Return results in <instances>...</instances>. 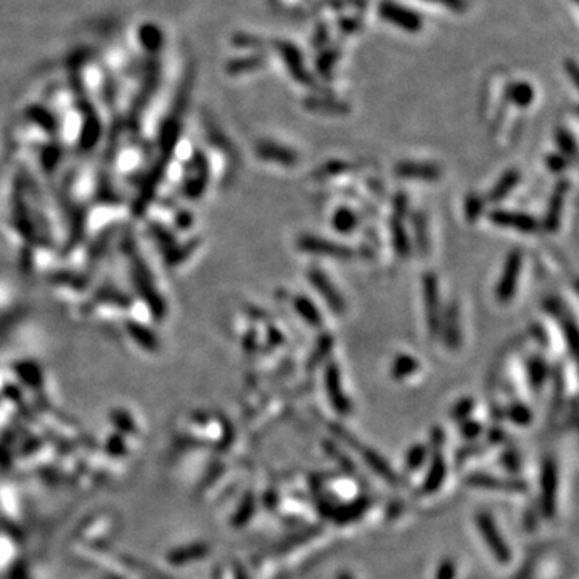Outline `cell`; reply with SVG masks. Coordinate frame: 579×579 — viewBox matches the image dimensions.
<instances>
[{
    "instance_id": "cell-1",
    "label": "cell",
    "mask_w": 579,
    "mask_h": 579,
    "mask_svg": "<svg viewBox=\"0 0 579 579\" xmlns=\"http://www.w3.org/2000/svg\"><path fill=\"white\" fill-rule=\"evenodd\" d=\"M523 267V253L520 250H514L505 259L504 269L497 280L496 285V298L499 303H510L514 299L518 282H520Z\"/></svg>"
},
{
    "instance_id": "cell-2",
    "label": "cell",
    "mask_w": 579,
    "mask_h": 579,
    "mask_svg": "<svg viewBox=\"0 0 579 579\" xmlns=\"http://www.w3.org/2000/svg\"><path fill=\"white\" fill-rule=\"evenodd\" d=\"M299 250L311 253V255H321V256H332L337 259H351L354 256V251L351 248L342 245V243L332 242L328 238L317 237V235H304L298 242Z\"/></svg>"
},
{
    "instance_id": "cell-3",
    "label": "cell",
    "mask_w": 579,
    "mask_h": 579,
    "mask_svg": "<svg viewBox=\"0 0 579 579\" xmlns=\"http://www.w3.org/2000/svg\"><path fill=\"white\" fill-rule=\"evenodd\" d=\"M308 278L311 280V285L314 287V290L325 299V303L328 304V308L332 309L333 312H344L346 303H344L343 294L333 285V282L330 280L327 274L322 272L321 269H311V271L308 272Z\"/></svg>"
},
{
    "instance_id": "cell-4",
    "label": "cell",
    "mask_w": 579,
    "mask_h": 579,
    "mask_svg": "<svg viewBox=\"0 0 579 579\" xmlns=\"http://www.w3.org/2000/svg\"><path fill=\"white\" fill-rule=\"evenodd\" d=\"M423 299L426 308V321L431 337L441 332V303H439V287L433 274L423 277Z\"/></svg>"
},
{
    "instance_id": "cell-5",
    "label": "cell",
    "mask_w": 579,
    "mask_h": 579,
    "mask_svg": "<svg viewBox=\"0 0 579 579\" xmlns=\"http://www.w3.org/2000/svg\"><path fill=\"white\" fill-rule=\"evenodd\" d=\"M325 388H327L330 403L339 414H351V403L343 389L342 374H339L337 364H328V367L325 369Z\"/></svg>"
},
{
    "instance_id": "cell-6",
    "label": "cell",
    "mask_w": 579,
    "mask_h": 579,
    "mask_svg": "<svg viewBox=\"0 0 579 579\" xmlns=\"http://www.w3.org/2000/svg\"><path fill=\"white\" fill-rule=\"evenodd\" d=\"M489 219L496 226L505 227V228H515L521 233H535L539 230V222L535 217L520 211H509V210H496L491 212Z\"/></svg>"
},
{
    "instance_id": "cell-7",
    "label": "cell",
    "mask_w": 579,
    "mask_h": 579,
    "mask_svg": "<svg viewBox=\"0 0 579 579\" xmlns=\"http://www.w3.org/2000/svg\"><path fill=\"white\" fill-rule=\"evenodd\" d=\"M478 525H480V531H481L482 539L486 541V544L491 547L492 552H494L497 560H499V562H509L510 560V551H509V547L505 546L504 539L501 537L499 531H497L494 521H492L489 517L481 514L478 517Z\"/></svg>"
},
{
    "instance_id": "cell-8",
    "label": "cell",
    "mask_w": 579,
    "mask_h": 579,
    "mask_svg": "<svg viewBox=\"0 0 579 579\" xmlns=\"http://www.w3.org/2000/svg\"><path fill=\"white\" fill-rule=\"evenodd\" d=\"M380 13L388 22L399 24L398 28L408 29V31H417L420 28V18L417 15H414V12H410L408 8L401 7V5L385 2L382 8H380Z\"/></svg>"
},
{
    "instance_id": "cell-9",
    "label": "cell",
    "mask_w": 579,
    "mask_h": 579,
    "mask_svg": "<svg viewBox=\"0 0 579 579\" xmlns=\"http://www.w3.org/2000/svg\"><path fill=\"white\" fill-rule=\"evenodd\" d=\"M396 174L405 179H420V181H436L441 176L439 166L431 162L419 161H404L396 166Z\"/></svg>"
},
{
    "instance_id": "cell-10",
    "label": "cell",
    "mask_w": 579,
    "mask_h": 579,
    "mask_svg": "<svg viewBox=\"0 0 579 579\" xmlns=\"http://www.w3.org/2000/svg\"><path fill=\"white\" fill-rule=\"evenodd\" d=\"M441 330H443V338L449 349L459 348L462 342V327H460V314L455 304L446 309L444 317H441Z\"/></svg>"
},
{
    "instance_id": "cell-11",
    "label": "cell",
    "mask_w": 579,
    "mask_h": 579,
    "mask_svg": "<svg viewBox=\"0 0 579 579\" xmlns=\"http://www.w3.org/2000/svg\"><path fill=\"white\" fill-rule=\"evenodd\" d=\"M518 182H520V172H518L517 169L507 171L505 174L496 182V185L492 187V190L489 192V196H487V200L492 201V203L502 201L504 198L510 195V192L518 185Z\"/></svg>"
},
{
    "instance_id": "cell-12",
    "label": "cell",
    "mask_w": 579,
    "mask_h": 579,
    "mask_svg": "<svg viewBox=\"0 0 579 579\" xmlns=\"http://www.w3.org/2000/svg\"><path fill=\"white\" fill-rule=\"evenodd\" d=\"M293 306H294V311L299 314V317H301L308 325H311V327H321V325L324 324L322 314L319 312L317 306L309 298L303 296V294H298V296L294 298Z\"/></svg>"
},
{
    "instance_id": "cell-13",
    "label": "cell",
    "mask_w": 579,
    "mask_h": 579,
    "mask_svg": "<svg viewBox=\"0 0 579 579\" xmlns=\"http://www.w3.org/2000/svg\"><path fill=\"white\" fill-rule=\"evenodd\" d=\"M259 153H261L264 160L278 162V165H285V166H292L298 160V156L293 150L287 149V146L277 145V144L261 145L259 146Z\"/></svg>"
},
{
    "instance_id": "cell-14",
    "label": "cell",
    "mask_w": 579,
    "mask_h": 579,
    "mask_svg": "<svg viewBox=\"0 0 579 579\" xmlns=\"http://www.w3.org/2000/svg\"><path fill=\"white\" fill-rule=\"evenodd\" d=\"M565 193L567 190L563 185H558L555 192H553L551 203H548L546 221H544V226L548 228V230H553V228L558 226V222H560V217L563 212V203H565Z\"/></svg>"
},
{
    "instance_id": "cell-15",
    "label": "cell",
    "mask_w": 579,
    "mask_h": 579,
    "mask_svg": "<svg viewBox=\"0 0 579 579\" xmlns=\"http://www.w3.org/2000/svg\"><path fill=\"white\" fill-rule=\"evenodd\" d=\"M542 485H544V509L547 514H552V505L555 504V489H557V469L551 460L546 462L544 471H542Z\"/></svg>"
},
{
    "instance_id": "cell-16",
    "label": "cell",
    "mask_w": 579,
    "mask_h": 579,
    "mask_svg": "<svg viewBox=\"0 0 579 579\" xmlns=\"http://www.w3.org/2000/svg\"><path fill=\"white\" fill-rule=\"evenodd\" d=\"M403 210H404L403 205H401L399 208H396V211L399 212V216L396 215L393 217V243H394V250L398 255L408 256L410 253V245H409V235L403 226Z\"/></svg>"
},
{
    "instance_id": "cell-17",
    "label": "cell",
    "mask_w": 579,
    "mask_h": 579,
    "mask_svg": "<svg viewBox=\"0 0 579 579\" xmlns=\"http://www.w3.org/2000/svg\"><path fill=\"white\" fill-rule=\"evenodd\" d=\"M359 226V217L348 208H339L332 216V227L339 233H351Z\"/></svg>"
},
{
    "instance_id": "cell-18",
    "label": "cell",
    "mask_w": 579,
    "mask_h": 579,
    "mask_svg": "<svg viewBox=\"0 0 579 579\" xmlns=\"http://www.w3.org/2000/svg\"><path fill=\"white\" fill-rule=\"evenodd\" d=\"M509 96L512 101H515V105L528 108L535 100V89L528 83H515L509 87Z\"/></svg>"
},
{
    "instance_id": "cell-19",
    "label": "cell",
    "mask_w": 579,
    "mask_h": 579,
    "mask_svg": "<svg viewBox=\"0 0 579 579\" xmlns=\"http://www.w3.org/2000/svg\"><path fill=\"white\" fill-rule=\"evenodd\" d=\"M417 369H419L417 359L409 354H401L394 359L393 367H391V374H393L394 378L403 380L405 377H409V375H412Z\"/></svg>"
},
{
    "instance_id": "cell-20",
    "label": "cell",
    "mask_w": 579,
    "mask_h": 579,
    "mask_svg": "<svg viewBox=\"0 0 579 579\" xmlns=\"http://www.w3.org/2000/svg\"><path fill=\"white\" fill-rule=\"evenodd\" d=\"M470 482H473L476 486H485V487H489L491 485H497V486H502V491H526V486L525 482L521 481H504V480H492L489 476H485V475H475L473 478L470 480Z\"/></svg>"
},
{
    "instance_id": "cell-21",
    "label": "cell",
    "mask_w": 579,
    "mask_h": 579,
    "mask_svg": "<svg viewBox=\"0 0 579 579\" xmlns=\"http://www.w3.org/2000/svg\"><path fill=\"white\" fill-rule=\"evenodd\" d=\"M444 473H446V470H444L443 457H441V455L435 457V462H433V465H431L428 480H426L423 487H421V489H423V492H433V491H436V487H438L441 485V481L444 480Z\"/></svg>"
},
{
    "instance_id": "cell-22",
    "label": "cell",
    "mask_w": 579,
    "mask_h": 579,
    "mask_svg": "<svg viewBox=\"0 0 579 579\" xmlns=\"http://www.w3.org/2000/svg\"><path fill=\"white\" fill-rule=\"evenodd\" d=\"M530 370L532 372L531 374L532 385H535V388H539V385L546 382L547 374H548L546 364L542 362V359H532L530 362Z\"/></svg>"
},
{
    "instance_id": "cell-23",
    "label": "cell",
    "mask_w": 579,
    "mask_h": 579,
    "mask_svg": "<svg viewBox=\"0 0 579 579\" xmlns=\"http://www.w3.org/2000/svg\"><path fill=\"white\" fill-rule=\"evenodd\" d=\"M425 455H426V448L425 446H415L409 451L408 454V469H419L421 465V462L425 460Z\"/></svg>"
},
{
    "instance_id": "cell-24",
    "label": "cell",
    "mask_w": 579,
    "mask_h": 579,
    "mask_svg": "<svg viewBox=\"0 0 579 579\" xmlns=\"http://www.w3.org/2000/svg\"><path fill=\"white\" fill-rule=\"evenodd\" d=\"M509 415H510L512 420L517 421V423H521V425L530 423V420H531L530 409H526L525 405H520V404H517V405H514V408H510Z\"/></svg>"
},
{
    "instance_id": "cell-25",
    "label": "cell",
    "mask_w": 579,
    "mask_h": 579,
    "mask_svg": "<svg viewBox=\"0 0 579 579\" xmlns=\"http://www.w3.org/2000/svg\"><path fill=\"white\" fill-rule=\"evenodd\" d=\"M558 142H560V146L563 149V153H567L565 156H573V153L576 151V145H575V139L568 134H563L562 137H558Z\"/></svg>"
},
{
    "instance_id": "cell-26",
    "label": "cell",
    "mask_w": 579,
    "mask_h": 579,
    "mask_svg": "<svg viewBox=\"0 0 579 579\" xmlns=\"http://www.w3.org/2000/svg\"><path fill=\"white\" fill-rule=\"evenodd\" d=\"M471 408H473V403H471L470 399H464V401H460L459 404L455 405V409H454V417L455 419H465L467 415H469V412L471 410Z\"/></svg>"
},
{
    "instance_id": "cell-27",
    "label": "cell",
    "mask_w": 579,
    "mask_h": 579,
    "mask_svg": "<svg viewBox=\"0 0 579 579\" xmlns=\"http://www.w3.org/2000/svg\"><path fill=\"white\" fill-rule=\"evenodd\" d=\"M452 578H454V563L446 562L439 568L438 579H452Z\"/></svg>"
},
{
    "instance_id": "cell-28",
    "label": "cell",
    "mask_w": 579,
    "mask_h": 579,
    "mask_svg": "<svg viewBox=\"0 0 579 579\" xmlns=\"http://www.w3.org/2000/svg\"><path fill=\"white\" fill-rule=\"evenodd\" d=\"M462 430H464V433L467 436H470V438H475V436L481 431V426H480V423H475V421H469V423L464 425V428H462Z\"/></svg>"
},
{
    "instance_id": "cell-29",
    "label": "cell",
    "mask_w": 579,
    "mask_h": 579,
    "mask_svg": "<svg viewBox=\"0 0 579 579\" xmlns=\"http://www.w3.org/2000/svg\"><path fill=\"white\" fill-rule=\"evenodd\" d=\"M431 2L441 3L444 5V7L454 10H462V7H464V0H431Z\"/></svg>"
},
{
    "instance_id": "cell-30",
    "label": "cell",
    "mask_w": 579,
    "mask_h": 579,
    "mask_svg": "<svg viewBox=\"0 0 579 579\" xmlns=\"http://www.w3.org/2000/svg\"><path fill=\"white\" fill-rule=\"evenodd\" d=\"M548 166H551V169L553 171H558V169H563V166H565V158H558V156H553L552 162H548Z\"/></svg>"
},
{
    "instance_id": "cell-31",
    "label": "cell",
    "mask_w": 579,
    "mask_h": 579,
    "mask_svg": "<svg viewBox=\"0 0 579 579\" xmlns=\"http://www.w3.org/2000/svg\"><path fill=\"white\" fill-rule=\"evenodd\" d=\"M339 579H351V578H349L348 575H342V576H339Z\"/></svg>"
}]
</instances>
